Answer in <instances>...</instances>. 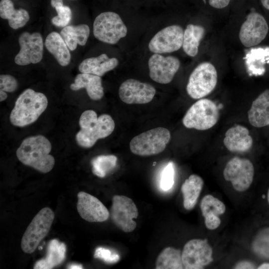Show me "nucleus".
Here are the masks:
<instances>
[{
	"instance_id": "f257e3e1",
	"label": "nucleus",
	"mask_w": 269,
	"mask_h": 269,
	"mask_svg": "<svg viewBox=\"0 0 269 269\" xmlns=\"http://www.w3.org/2000/svg\"><path fill=\"white\" fill-rule=\"evenodd\" d=\"M51 148L49 140L39 134L23 139L16 154L23 164L45 173L50 171L55 164L54 158L50 154Z\"/></svg>"
},
{
	"instance_id": "f03ea898",
	"label": "nucleus",
	"mask_w": 269,
	"mask_h": 269,
	"mask_svg": "<svg viewBox=\"0 0 269 269\" xmlns=\"http://www.w3.org/2000/svg\"><path fill=\"white\" fill-rule=\"evenodd\" d=\"M79 124L80 130L75 139L80 146L85 148L92 147L98 139L110 135L115 126L109 115L102 114L98 117L96 112L92 110H86L81 114Z\"/></svg>"
},
{
	"instance_id": "7ed1b4c3",
	"label": "nucleus",
	"mask_w": 269,
	"mask_h": 269,
	"mask_svg": "<svg viewBox=\"0 0 269 269\" xmlns=\"http://www.w3.org/2000/svg\"><path fill=\"white\" fill-rule=\"evenodd\" d=\"M48 105L46 96L31 89L25 90L16 99L9 121L12 125L23 127L34 123Z\"/></svg>"
},
{
	"instance_id": "20e7f679",
	"label": "nucleus",
	"mask_w": 269,
	"mask_h": 269,
	"mask_svg": "<svg viewBox=\"0 0 269 269\" xmlns=\"http://www.w3.org/2000/svg\"><path fill=\"white\" fill-rule=\"evenodd\" d=\"M170 138V133L168 129L156 128L133 138L130 142V148L133 153L139 156L157 154L165 149Z\"/></svg>"
},
{
	"instance_id": "39448f33",
	"label": "nucleus",
	"mask_w": 269,
	"mask_h": 269,
	"mask_svg": "<svg viewBox=\"0 0 269 269\" xmlns=\"http://www.w3.org/2000/svg\"><path fill=\"white\" fill-rule=\"evenodd\" d=\"M219 118V111L211 100L201 99L187 110L182 119L183 125L188 129L205 131L212 128Z\"/></svg>"
},
{
	"instance_id": "423d86ee",
	"label": "nucleus",
	"mask_w": 269,
	"mask_h": 269,
	"mask_svg": "<svg viewBox=\"0 0 269 269\" xmlns=\"http://www.w3.org/2000/svg\"><path fill=\"white\" fill-rule=\"evenodd\" d=\"M54 219V212L48 207L42 208L34 216L21 239V248L24 253L35 251L50 231Z\"/></svg>"
},
{
	"instance_id": "0eeeda50",
	"label": "nucleus",
	"mask_w": 269,
	"mask_h": 269,
	"mask_svg": "<svg viewBox=\"0 0 269 269\" xmlns=\"http://www.w3.org/2000/svg\"><path fill=\"white\" fill-rule=\"evenodd\" d=\"M128 28L120 16L112 11L99 14L93 23L95 37L104 43L115 44L125 37Z\"/></svg>"
},
{
	"instance_id": "6e6552de",
	"label": "nucleus",
	"mask_w": 269,
	"mask_h": 269,
	"mask_svg": "<svg viewBox=\"0 0 269 269\" xmlns=\"http://www.w3.org/2000/svg\"><path fill=\"white\" fill-rule=\"evenodd\" d=\"M218 75L215 67L209 62L198 65L192 72L186 86L188 95L192 99H201L215 89Z\"/></svg>"
},
{
	"instance_id": "1a4fd4ad",
	"label": "nucleus",
	"mask_w": 269,
	"mask_h": 269,
	"mask_svg": "<svg viewBox=\"0 0 269 269\" xmlns=\"http://www.w3.org/2000/svg\"><path fill=\"white\" fill-rule=\"evenodd\" d=\"M110 215L114 224L126 233L133 232L136 227L134 219L138 212L134 202L125 195H115L112 199Z\"/></svg>"
},
{
	"instance_id": "9d476101",
	"label": "nucleus",
	"mask_w": 269,
	"mask_h": 269,
	"mask_svg": "<svg viewBox=\"0 0 269 269\" xmlns=\"http://www.w3.org/2000/svg\"><path fill=\"white\" fill-rule=\"evenodd\" d=\"M223 176L226 180L231 182L236 190L245 191L253 181L254 167L249 159L234 157L226 164Z\"/></svg>"
},
{
	"instance_id": "9b49d317",
	"label": "nucleus",
	"mask_w": 269,
	"mask_h": 269,
	"mask_svg": "<svg viewBox=\"0 0 269 269\" xmlns=\"http://www.w3.org/2000/svg\"><path fill=\"white\" fill-rule=\"evenodd\" d=\"M213 251L207 239H192L187 242L182 252L185 269H201L213 261Z\"/></svg>"
},
{
	"instance_id": "f8f14e48",
	"label": "nucleus",
	"mask_w": 269,
	"mask_h": 269,
	"mask_svg": "<svg viewBox=\"0 0 269 269\" xmlns=\"http://www.w3.org/2000/svg\"><path fill=\"white\" fill-rule=\"evenodd\" d=\"M20 49L14 57V62L18 65L24 66L39 63L43 58V42L39 32L25 31L18 37Z\"/></svg>"
},
{
	"instance_id": "ddd939ff",
	"label": "nucleus",
	"mask_w": 269,
	"mask_h": 269,
	"mask_svg": "<svg viewBox=\"0 0 269 269\" xmlns=\"http://www.w3.org/2000/svg\"><path fill=\"white\" fill-rule=\"evenodd\" d=\"M184 30L178 25L165 27L158 31L148 43V49L153 53H171L179 50L183 44Z\"/></svg>"
},
{
	"instance_id": "4468645a",
	"label": "nucleus",
	"mask_w": 269,
	"mask_h": 269,
	"mask_svg": "<svg viewBox=\"0 0 269 269\" xmlns=\"http://www.w3.org/2000/svg\"><path fill=\"white\" fill-rule=\"evenodd\" d=\"M268 31V24L265 18L258 12H252L241 26L239 39L246 47L256 46L266 38Z\"/></svg>"
},
{
	"instance_id": "2eb2a0df",
	"label": "nucleus",
	"mask_w": 269,
	"mask_h": 269,
	"mask_svg": "<svg viewBox=\"0 0 269 269\" xmlns=\"http://www.w3.org/2000/svg\"><path fill=\"white\" fill-rule=\"evenodd\" d=\"M180 65L179 60L175 56H164L154 53L148 61L149 76L158 83L168 84L172 80Z\"/></svg>"
},
{
	"instance_id": "dca6fc26",
	"label": "nucleus",
	"mask_w": 269,
	"mask_h": 269,
	"mask_svg": "<svg viewBox=\"0 0 269 269\" xmlns=\"http://www.w3.org/2000/svg\"><path fill=\"white\" fill-rule=\"evenodd\" d=\"M156 93L151 85L134 79L123 82L119 89L121 100L128 104H144L152 101Z\"/></svg>"
},
{
	"instance_id": "f3484780",
	"label": "nucleus",
	"mask_w": 269,
	"mask_h": 269,
	"mask_svg": "<svg viewBox=\"0 0 269 269\" xmlns=\"http://www.w3.org/2000/svg\"><path fill=\"white\" fill-rule=\"evenodd\" d=\"M77 197V211L83 219L89 222H102L108 219V210L96 197L81 191Z\"/></svg>"
},
{
	"instance_id": "a211bd4d",
	"label": "nucleus",
	"mask_w": 269,
	"mask_h": 269,
	"mask_svg": "<svg viewBox=\"0 0 269 269\" xmlns=\"http://www.w3.org/2000/svg\"><path fill=\"white\" fill-rule=\"evenodd\" d=\"M253 143L249 130L238 125L229 128L225 134L223 143L232 152H245L251 149Z\"/></svg>"
},
{
	"instance_id": "6ab92c4d",
	"label": "nucleus",
	"mask_w": 269,
	"mask_h": 269,
	"mask_svg": "<svg viewBox=\"0 0 269 269\" xmlns=\"http://www.w3.org/2000/svg\"><path fill=\"white\" fill-rule=\"evenodd\" d=\"M200 208L206 228L211 230L217 229L221 224L219 216L226 211L225 204L212 195H206L201 200Z\"/></svg>"
},
{
	"instance_id": "aec40b11",
	"label": "nucleus",
	"mask_w": 269,
	"mask_h": 269,
	"mask_svg": "<svg viewBox=\"0 0 269 269\" xmlns=\"http://www.w3.org/2000/svg\"><path fill=\"white\" fill-rule=\"evenodd\" d=\"M248 117L250 123L255 127L269 125V89L264 91L253 102Z\"/></svg>"
},
{
	"instance_id": "412c9836",
	"label": "nucleus",
	"mask_w": 269,
	"mask_h": 269,
	"mask_svg": "<svg viewBox=\"0 0 269 269\" xmlns=\"http://www.w3.org/2000/svg\"><path fill=\"white\" fill-rule=\"evenodd\" d=\"M119 64L115 57L110 58L103 53L99 56L88 58L83 60L78 66L81 73L103 76L106 73L115 69Z\"/></svg>"
},
{
	"instance_id": "4be33fe9",
	"label": "nucleus",
	"mask_w": 269,
	"mask_h": 269,
	"mask_svg": "<svg viewBox=\"0 0 269 269\" xmlns=\"http://www.w3.org/2000/svg\"><path fill=\"white\" fill-rule=\"evenodd\" d=\"M70 88L73 91L85 88L89 97L94 101L101 99L104 95L101 77L94 74L83 73L78 74Z\"/></svg>"
},
{
	"instance_id": "5701e85b",
	"label": "nucleus",
	"mask_w": 269,
	"mask_h": 269,
	"mask_svg": "<svg viewBox=\"0 0 269 269\" xmlns=\"http://www.w3.org/2000/svg\"><path fill=\"white\" fill-rule=\"evenodd\" d=\"M244 59L250 76L262 75L266 71L265 64L269 63V47L252 48Z\"/></svg>"
},
{
	"instance_id": "b1692460",
	"label": "nucleus",
	"mask_w": 269,
	"mask_h": 269,
	"mask_svg": "<svg viewBox=\"0 0 269 269\" xmlns=\"http://www.w3.org/2000/svg\"><path fill=\"white\" fill-rule=\"evenodd\" d=\"M45 46L62 66H67L71 61L69 49L60 34L53 31L46 37Z\"/></svg>"
},
{
	"instance_id": "393cba45",
	"label": "nucleus",
	"mask_w": 269,
	"mask_h": 269,
	"mask_svg": "<svg viewBox=\"0 0 269 269\" xmlns=\"http://www.w3.org/2000/svg\"><path fill=\"white\" fill-rule=\"evenodd\" d=\"M0 16L7 19L9 26L13 29L23 27L30 18L27 10L23 8L16 9L11 0H1L0 2Z\"/></svg>"
},
{
	"instance_id": "a878e982",
	"label": "nucleus",
	"mask_w": 269,
	"mask_h": 269,
	"mask_svg": "<svg viewBox=\"0 0 269 269\" xmlns=\"http://www.w3.org/2000/svg\"><path fill=\"white\" fill-rule=\"evenodd\" d=\"M66 246L64 243L53 239L49 243L47 255L44 259L38 261L34 269H51L61 264L65 258Z\"/></svg>"
},
{
	"instance_id": "bb28decb",
	"label": "nucleus",
	"mask_w": 269,
	"mask_h": 269,
	"mask_svg": "<svg viewBox=\"0 0 269 269\" xmlns=\"http://www.w3.org/2000/svg\"><path fill=\"white\" fill-rule=\"evenodd\" d=\"M204 184L203 179L197 174H191L181 186L183 197V206L190 210L195 206Z\"/></svg>"
},
{
	"instance_id": "cd10ccee",
	"label": "nucleus",
	"mask_w": 269,
	"mask_h": 269,
	"mask_svg": "<svg viewBox=\"0 0 269 269\" xmlns=\"http://www.w3.org/2000/svg\"><path fill=\"white\" fill-rule=\"evenodd\" d=\"M90 28L88 25L81 24L76 26L64 27L60 35L70 50H74L77 45H85L90 35Z\"/></svg>"
},
{
	"instance_id": "c85d7f7f",
	"label": "nucleus",
	"mask_w": 269,
	"mask_h": 269,
	"mask_svg": "<svg viewBox=\"0 0 269 269\" xmlns=\"http://www.w3.org/2000/svg\"><path fill=\"white\" fill-rule=\"evenodd\" d=\"M205 29L201 25L189 24L184 31L182 47L185 53L194 57L198 52V47L205 34Z\"/></svg>"
},
{
	"instance_id": "c756f323",
	"label": "nucleus",
	"mask_w": 269,
	"mask_h": 269,
	"mask_svg": "<svg viewBox=\"0 0 269 269\" xmlns=\"http://www.w3.org/2000/svg\"><path fill=\"white\" fill-rule=\"evenodd\" d=\"M155 268L156 269H184L181 251L170 247L164 248L157 258Z\"/></svg>"
},
{
	"instance_id": "7c9ffc66",
	"label": "nucleus",
	"mask_w": 269,
	"mask_h": 269,
	"mask_svg": "<svg viewBox=\"0 0 269 269\" xmlns=\"http://www.w3.org/2000/svg\"><path fill=\"white\" fill-rule=\"evenodd\" d=\"M117 157L114 155H100L91 160L92 172L94 174L104 177L116 166Z\"/></svg>"
},
{
	"instance_id": "2f4dec72",
	"label": "nucleus",
	"mask_w": 269,
	"mask_h": 269,
	"mask_svg": "<svg viewBox=\"0 0 269 269\" xmlns=\"http://www.w3.org/2000/svg\"><path fill=\"white\" fill-rule=\"evenodd\" d=\"M174 167L173 163L169 162L161 173L160 187L164 191L169 190L174 183Z\"/></svg>"
},
{
	"instance_id": "473e14b6",
	"label": "nucleus",
	"mask_w": 269,
	"mask_h": 269,
	"mask_svg": "<svg viewBox=\"0 0 269 269\" xmlns=\"http://www.w3.org/2000/svg\"><path fill=\"white\" fill-rule=\"evenodd\" d=\"M57 15L54 16L52 23L58 27H65L70 21L72 18V11L70 8L66 5L55 8Z\"/></svg>"
},
{
	"instance_id": "72a5a7b5",
	"label": "nucleus",
	"mask_w": 269,
	"mask_h": 269,
	"mask_svg": "<svg viewBox=\"0 0 269 269\" xmlns=\"http://www.w3.org/2000/svg\"><path fill=\"white\" fill-rule=\"evenodd\" d=\"M94 257L103 260L107 264H115L120 260V256L116 252L104 247H98Z\"/></svg>"
},
{
	"instance_id": "f704fd0d",
	"label": "nucleus",
	"mask_w": 269,
	"mask_h": 269,
	"mask_svg": "<svg viewBox=\"0 0 269 269\" xmlns=\"http://www.w3.org/2000/svg\"><path fill=\"white\" fill-rule=\"evenodd\" d=\"M18 87V82L12 76L8 74L0 75V90L6 92H14Z\"/></svg>"
},
{
	"instance_id": "c9c22d12",
	"label": "nucleus",
	"mask_w": 269,
	"mask_h": 269,
	"mask_svg": "<svg viewBox=\"0 0 269 269\" xmlns=\"http://www.w3.org/2000/svg\"><path fill=\"white\" fill-rule=\"evenodd\" d=\"M230 0H209V4L216 8H223L226 7Z\"/></svg>"
},
{
	"instance_id": "e433bc0d",
	"label": "nucleus",
	"mask_w": 269,
	"mask_h": 269,
	"mask_svg": "<svg viewBox=\"0 0 269 269\" xmlns=\"http://www.w3.org/2000/svg\"><path fill=\"white\" fill-rule=\"evenodd\" d=\"M234 268L236 269H255V266L254 264L249 261H243L237 263Z\"/></svg>"
},
{
	"instance_id": "4c0bfd02",
	"label": "nucleus",
	"mask_w": 269,
	"mask_h": 269,
	"mask_svg": "<svg viewBox=\"0 0 269 269\" xmlns=\"http://www.w3.org/2000/svg\"><path fill=\"white\" fill-rule=\"evenodd\" d=\"M51 6L54 8L63 6V0H51Z\"/></svg>"
},
{
	"instance_id": "58836bf2",
	"label": "nucleus",
	"mask_w": 269,
	"mask_h": 269,
	"mask_svg": "<svg viewBox=\"0 0 269 269\" xmlns=\"http://www.w3.org/2000/svg\"><path fill=\"white\" fill-rule=\"evenodd\" d=\"M67 268L70 269H81L83 268L80 264H72L68 266Z\"/></svg>"
},
{
	"instance_id": "ea45409f",
	"label": "nucleus",
	"mask_w": 269,
	"mask_h": 269,
	"mask_svg": "<svg viewBox=\"0 0 269 269\" xmlns=\"http://www.w3.org/2000/svg\"><path fill=\"white\" fill-rule=\"evenodd\" d=\"M7 97V95L6 92L0 90V101L2 102L6 100Z\"/></svg>"
},
{
	"instance_id": "a19ab883",
	"label": "nucleus",
	"mask_w": 269,
	"mask_h": 269,
	"mask_svg": "<svg viewBox=\"0 0 269 269\" xmlns=\"http://www.w3.org/2000/svg\"><path fill=\"white\" fill-rule=\"evenodd\" d=\"M257 269H269V263H264L260 265Z\"/></svg>"
},
{
	"instance_id": "79ce46f5",
	"label": "nucleus",
	"mask_w": 269,
	"mask_h": 269,
	"mask_svg": "<svg viewBox=\"0 0 269 269\" xmlns=\"http://www.w3.org/2000/svg\"><path fill=\"white\" fill-rule=\"evenodd\" d=\"M261 2L264 7L269 10V0H261Z\"/></svg>"
},
{
	"instance_id": "37998d69",
	"label": "nucleus",
	"mask_w": 269,
	"mask_h": 269,
	"mask_svg": "<svg viewBox=\"0 0 269 269\" xmlns=\"http://www.w3.org/2000/svg\"><path fill=\"white\" fill-rule=\"evenodd\" d=\"M267 197H268V201L269 204V190H268V191Z\"/></svg>"
},
{
	"instance_id": "c03bdc74",
	"label": "nucleus",
	"mask_w": 269,
	"mask_h": 269,
	"mask_svg": "<svg viewBox=\"0 0 269 269\" xmlns=\"http://www.w3.org/2000/svg\"><path fill=\"white\" fill-rule=\"evenodd\" d=\"M204 0V3H205L206 2L205 0Z\"/></svg>"
}]
</instances>
